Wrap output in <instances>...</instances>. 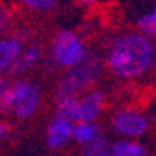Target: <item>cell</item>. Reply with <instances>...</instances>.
Here are the masks:
<instances>
[{
  "label": "cell",
  "mask_w": 156,
  "mask_h": 156,
  "mask_svg": "<svg viewBox=\"0 0 156 156\" xmlns=\"http://www.w3.org/2000/svg\"><path fill=\"white\" fill-rule=\"evenodd\" d=\"M154 45L151 38L139 33L122 34L112 43L106 65L113 76L120 79H134L153 67L154 60Z\"/></svg>",
  "instance_id": "obj_1"
},
{
  "label": "cell",
  "mask_w": 156,
  "mask_h": 156,
  "mask_svg": "<svg viewBox=\"0 0 156 156\" xmlns=\"http://www.w3.org/2000/svg\"><path fill=\"white\" fill-rule=\"evenodd\" d=\"M101 69H103V62L101 58L89 51L81 62H77L76 65H72L69 70V74L65 76V79L60 83L58 89H57L55 100H65V98H72L77 96L81 91H84L87 86H91L101 74Z\"/></svg>",
  "instance_id": "obj_2"
},
{
  "label": "cell",
  "mask_w": 156,
  "mask_h": 156,
  "mask_svg": "<svg viewBox=\"0 0 156 156\" xmlns=\"http://www.w3.org/2000/svg\"><path fill=\"white\" fill-rule=\"evenodd\" d=\"M86 46L79 34L72 31H60L53 40L51 58L60 67H72L84 58Z\"/></svg>",
  "instance_id": "obj_3"
},
{
  "label": "cell",
  "mask_w": 156,
  "mask_h": 156,
  "mask_svg": "<svg viewBox=\"0 0 156 156\" xmlns=\"http://www.w3.org/2000/svg\"><path fill=\"white\" fill-rule=\"evenodd\" d=\"M14 93V112L19 119H29L40 105V87L29 81H17L10 86Z\"/></svg>",
  "instance_id": "obj_4"
},
{
  "label": "cell",
  "mask_w": 156,
  "mask_h": 156,
  "mask_svg": "<svg viewBox=\"0 0 156 156\" xmlns=\"http://www.w3.org/2000/svg\"><path fill=\"white\" fill-rule=\"evenodd\" d=\"M113 129L122 136H129V137H136L146 132L147 129V120L144 115L137 113L134 110H122L119 113L113 115Z\"/></svg>",
  "instance_id": "obj_5"
},
{
  "label": "cell",
  "mask_w": 156,
  "mask_h": 156,
  "mask_svg": "<svg viewBox=\"0 0 156 156\" xmlns=\"http://www.w3.org/2000/svg\"><path fill=\"white\" fill-rule=\"evenodd\" d=\"M74 120H69V119H62V117H57L53 122L50 124L48 127V146L51 149H58L69 141L70 137L74 136Z\"/></svg>",
  "instance_id": "obj_6"
},
{
  "label": "cell",
  "mask_w": 156,
  "mask_h": 156,
  "mask_svg": "<svg viewBox=\"0 0 156 156\" xmlns=\"http://www.w3.org/2000/svg\"><path fill=\"white\" fill-rule=\"evenodd\" d=\"M103 101H105V96L101 91L98 89L89 91L83 100H79L77 122H93L103 110Z\"/></svg>",
  "instance_id": "obj_7"
},
{
  "label": "cell",
  "mask_w": 156,
  "mask_h": 156,
  "mask_svg": "<svg viewBox=\"0 0 156 156\" xmlns=\"http://www.w3.org/2000/svg\"><path fill=\"white\" fill-rule=\"evenodd\" d=\"M23 40H19L16 36L4 38L0 40V72L9 70L12 67L17 57L23 53Z\"/></svg>",
  "instance_id": "obj_8"
},
{
  "label": "cell",
  "mask_w": 156,
  "mask_h": 156,
  "mask_svg": "<svg viewBox=\"0 0 156 156\" xmlns=\"http://www.w3.org/2000/svg\"><path fill=\"white\" fill-rule=\"evenodd\" d=\"M40 58H41V46L33 43V45L28 46L26 50H23V53L17 57V60L12 64V67H10L9 70L12 74L26 72V70L33 69V67L40 62Z\"/></svg>",
  "instance_id": "obj_9"
},
{
  "label": "cell",
  "mask_w": 156,
  "mask_h": 156,
  "mask_svg": "<svg viewBox=\"0 0 156 156\" xmlns=\"http://www.w3.org/2000/svg\"><path fill=\"white\" fill-rule=\"evenodd\" d=\"M112 147L115 156H147L146 147L134 141H117Z\"/></svg>",
  "instance_id": "obj_10"
},
{
  "label": "cell",
  "mask_w": 156,
  "mask_h": 156,
  "mask_svg": "<svg viewBox=\"0 0 156 156\" xmlns=\"http://www.w3.org/2000/svg\"><path fill=\"white\" fill-rule=\"evenodd\" d=\"M77 113H79V100L76 96L57 101V117L77 122Z\"/></svg>",
  "instance_id": "obj_11"
},
{
  "label": "cell",
  "mask_w": 156,
  "mask_h": 156,
  "mask_svg": "<svg viewBox=\"0 0 156 156\" xmlns=\"http://www.w3.org/2000/svg\"><path fill=\"white\" fill-rule=\"evenodd\" d=\"M98 134H100V129L93 122H79V125H76V129H74L76 141L83 142V144H89L91 141H94Z\"/></svg>",
  "instance_id": "obj_12"
},
{
  "label": "cell",
  "mask_w": 156,
  "mask_h": 156,
  "mask_svg": "<svg viewBox=\"0 0 156 156\" xmlns=\"http://www.w3.org/2000/svg\"><path fill=\"white\" fill-rule=\"evenodd\" d=\"M83 156H115L113 147L105 137L98 136L94 141H91L86 146V149L83 151Z\"/></svg>",
  "instance_id": "obj_13"
},
{
  "label": "cell",
  "mask_w": 156,
  "mask_h": 156,
  "mask_svg": "<svg viewBox=\"0 0 156 156\" xmlns=\"http://www.w3.org/2000/svg\"><path fill=\"white\" fill-rule=\"evenodd\" d=\"M137 28H139V31H141L142 34H146V36H149V38L156 36V21H154V17H153V14L151 16H142L137 21Z\"/></svg>",
  "instance_id": "obj_14"
},
{
  "label": "cell",
  "mask_w": 156,
  "mask_h": 156,
  "mask_svg": "<svg viewBox=\"0 0 156 156\" xmlns=\"http://www.w3.org/2000/svg\"><path fill=\"white\" fill-rule=\"evenodd\" d=\"M21 2L33 10H51L58 4V0H21Z\"/></svg>",
  "instance_id": "obj_15"
},
{
  "label": "cell",
  "mask_w": 156,
  "mask_h": 156,
  "mask_svg": "<svg viewBox=\"0 0 156 156\" xmlns=\"http://www.w3.org/2000/svg\"><path fill=\"white\" fill-rule=\"evenodd\" d=\"M14 93H12V89H7V91L0 96V112L2 113H9V112H14Z\"/></svg>",
  "instance_id": "obj_16"
},
{
  "label": "cell",
  "mask_w": 156,
  "mask_h": 156,
  "mask_svg": "<svg viewBox=\"0 0 156 156\" xmlns=\"http://www.w3.org/2000/svg\"><path fill=\"white\" fill-rule=\"evenodd\" d=\"M10 26V17H9V12L4 9V7H0V33L5 31V29Z\"/></svg>",
  "instance_id": "obj_17"
},
{
  "label": "cell",
  "mask_w": 156,
  "mask_h": 156,
  "mask_svg": "<svg viewBox=\"0 0 156 156\" xmlns=\"http://www.w3.org/2000/svg\"><path fill=\"white\" fill-rule=\"evenodd\" d=\"M9 83H7V81H5V79H2L0 77V96H2V94H4L5 91H7V89H9Z\"/></svg>",
  "instance_id": "obj_18"
},
{
  "label": "cell",
  "mask_w": 156,
  "mask_h": 156,
  "mask_svg": "<svg viewBox=\"0 0 156 156\" xmlns=\"http://www.w3.org/2000/svg\"><path fill=\"white\" fill-rule=\"evenodd\" d=\"M7 134H9V125L7 124H0V139L5 137Z\"/></svg>",
  "instance_id": "obj_19"
},
{
  "label": "cell",
  "mask_w": 156,
  "mask_h": 156,
  "mask_svg": "<svg viewBox=\"0 0 156 156\" xmlns=\"http://www.w3.org/2000/svg\"><path fill=\"white\" fill-rule=\"evenodd\" d=\"M96 0H79V4H83V5H91V4H94Z\"/></svg>",
  "instance_id": "obj_20"
},
{
  "label": "cell",
  "mask_w": 156,
  "mask_h": 156,
  "mask_svg": "<svg viewBox=\"0 0 156 156\" xmlns=\"http://www.w3.org/2000/svg\"><path fill=\"white\" fill-rule=\"evenodd\" d=\"M153 70H154V76H156V51H154V60H153Z\"/></svg>",
  "instance_id": "obj_21"
},
{
  "label": "cell",
  "mask_w": 156,
  "mask_h": 156,
  "mask_svg": "<svg viewBox=\"0 0 156 156\" xmlns=\"http://www.w3.org/2000/svg\"><path fill=\"white\" fill-rule=\"evenodd\" d=\"M153 17H154V21H156V9H154V12H153Z\"/></svg>",
  "instance_id": "obj_22"
}]
</instances>
